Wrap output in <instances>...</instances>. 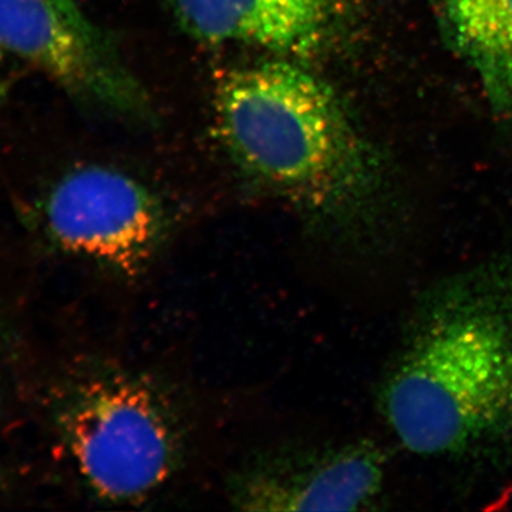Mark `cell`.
Segmentation results:
<instances>
[{"mask_svg":"<svg viewBox=\"0 0 512 512\" xmlns=\"http://www.w3.org/2000/svg\"><path fill=\"white\" fill-rule=\"evenodd\" d=\"M380 406L419 456H463L512 437V259L448 276L421 298Z\"/></svg>","mask_w":512,"mask_h":512,"instance_id":"cell-1","label":"cell"},{"mask_svg":"<svg viewBox=\"0 0 512 512\" xmlns=\"http://www.w3.org/2000/svg\"><path fill=\"white\" fill-rule=\"evenodd\" d=\"M218 123L249 177L330 235L355 234L375 190V168L335 93L295 60L229 73Z\"/></svg>","mask_w":512,"mask_h":512,"instance_id":"cell-2","label":"cell"},{"mask_svg":"<svg viewBox=\"0 0 512 512\" xmlns=\"http://www.w3.org/2000/svg\"><path fill=\"white\" fill-rule=\"evenodd\" d=\"M59 426L80 477L107 503L147 500L183 461L173 403L153 380L121 366L94 367L74 380Z\"/></svg>","mask_w":512,"mask_h":512,"instance_id":"cell-3","label":"cell"},{"mask_svg":"<svg viewBox=\"0 0 512 512\" xmlns=\"http://www.w3.org/2000/svg\"><path fill=\"white\" fill-rule=\"evenodd\" d=\"M40 217L60 251L121 276L143 274L170 231L157 195L104 165H84L59 178L42 202Z\"/></svg>","mask_w":512,"mask_h":512,"instance_id":"cell-4","label":"cell"},{"mask_svg":"<svg viewBox=\"0 0 512 512\" xmlns=\"http://www.w3.org/2000/svg\"><path fill=\"white\" fill-rule=\"evenodd\" d=\"M382 453L367 441L282 446L249 458L228 481V500L251 512L356 511L383 488Z\"/></svg>","mask_w":512,"mask_h":512,"instance_id":"cell-5","label":"cell"},{"mask_svg":"<svg viewBox=\"0 0 512 512\" xmlns=\"http://www.w3.org/2000/svg\"><path fill=\"white\" fill-rule=\"evenodd\" d=\"M0 49L77 99L140 106L136 83L73 0H0Z\"/></svg>","mask_w":512,"mask_h":512,"instance_id":"cell-6","label":"cell"},{"mask_svg":"<svg viewBox=\"0 0 512 512\" xmlns=\"http://www.w3.org/2000/svg\"><path fill=\"white\" fill-rule=\"evenodd\" d=\"M192 36L218 46L311 59L332 45L357 0H168Z\"/></svg>","mask_w":512,"mask_h":512,"instance_id":"cell-7","label":"cell"},{"mask_svg":"<svg viewBox=\"0 0 512 512\" xmlns=\"http://www.w3.org/2000/svg\"><path fill=\"white\" fill-rule=\"evenodd\" d=\"M458 55L495 111L512 114V0H434Z\"/></svg>","mask_w":512,"mask_h":512,"instance_id":"cell-8","label":"cell"}]
</instances>
